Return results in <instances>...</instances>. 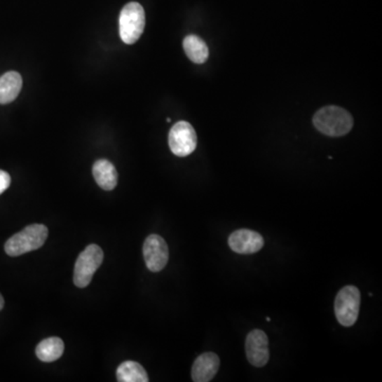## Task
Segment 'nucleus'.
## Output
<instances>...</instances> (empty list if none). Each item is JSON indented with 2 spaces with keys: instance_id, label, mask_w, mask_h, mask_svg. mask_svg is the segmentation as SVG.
<instances>
[{
  "instance_id": "423d86ee",
  "label": "nucleus",
  "mask_w": 382,
  "mask_h": 382,
  "mask_svg": "<svg viewBox=\"0 0 382 382\" xmlns=\"http://www.w3.org/2000/svg\"><path fill=\"white\" fill-rule=\"evenodd\" d=\"M198 137L193 125L187 121H179L169 133L171 152L179 158L190 156L197 148Z\"/></svg>"
},
{
  "instance_id": "6e6552de",
  "label": "nucleus",
  "mask_w": 382,
  "mask_h": 382,
  "mask_svg": "<svg viewBox=\"0 0 382 382\" xmlns=\"http://www.w3.org/2000/svg\"><path fill=\"white\" fill-rule=\"evenodd\" d=\"M245 353L247 360L253 367H264L270 358L268 336L262 330H252L245 340Z\"/></svg>"
},
{
  "instance_id": "7ed1b4c3",
  "label": "nucleus",
  "mask_w": 382,
  "mask_h": 382,
  "mask_svg": "<svg viewBox=\"0 0 382 382\" xmlns=\"http://www.w3.org/2000/svg\"><path fill=\"white\" fill-rule=\"evenodd\" d=\"M146 26V14L140 4L129 3L121 10L119 16V33L121 40L128 45L139 40Z\"/></svg>"
},
{
  "instance_id": "2eb2a0df",
  "label": "nucleus",
  "mask_w": 382,
  "mask_h": 382,
  "mask_svg": "<svg viewBox=\"0 0 382 382\" xmlns=\"http://www.w3.org/2000/svg\"><path fill=\"white\" fill-rule=\"evenodd\" d=\"M119 382H148L146 369L135 361H125L119 365L116 371Z\"/></svg>"
},
{
  "instance_id": "dca6fc26",
  "label": "nucleus",
  "mask_w": 382,
  "mask_h": 382,
  "mask_svg": "<svg viewBox=\"0 0 382 382\" xmlns=\"http://www.w3.org/2000/svg\"><path fill=\"white\" fill-rule=\"evenodd\" d=\"M10 185H11V177L9 173L0 170V195L5 193Z\"/></svg>"
},
{
  "instance_id": "9b49d317",
  "label": "nucleus",
  "mask_w": 382,
  "mask_h": 382,
  "mask_svg": "<svg viewBox=\"0 0 382 382\" xmlns=\"http://www.w3.org/2000/svg\"><path fill=\"white\" fill-rule=\"evenodd\" d=\"M22 79L18 72H6L0 76V104H8L18 98L22 90Z\"/></svg>"
},
{
  "instance_id": "20e7f679",
  "label": "nucleus",
  "mask_w": 382,
  "mask_h": 382,
  "mask_svg": "<svg viewBox=\"0 0 382 382\" xmlns=\"http://www.w3.org/2000/svg\"><path fill=\"white\" fill-rule=\"evenodd\" d=\"M360 291L355 286L341 289L334 299V315L341 325L350 327L358 319L360 311Z\"/></svg>"
},
{
  "instance_id": "0eeeda50",
  "label": "nucleus",
  "mask_w": 382,
  "mask_h": 382,
  "mask_svg": "<svg viewBox=\"0 0 382 382\" xmlns=\"http://www.w3.org/2000/svg\"><path fill=\"white\" fill-rule=\"evenodd\" d=\"M144 258L151 272H160L166 266L169 250L166 241L158 235H150L144 243Z\"/></svg>"
},
{
  "instance_id": "f257e3e1",
  "label": "nucleus",
  "mask_w": 382,
  "mask_h": 382,
  "mask_svg": "<svg viewBox=\"0 0 382 382\" xmlns=\"http://www.w3.org/2000/svg\"><path fill=\"white\" fill-rule=\"evenodd\" d=\"M313 125L321 133L332 137L346 135L354 125L352 115L342 107H325L315 113Z\"/></svg>"
},
{
  "instance_id": "ddd939ff",
  "label": "nucleus",
  "mask_w": 382,
  "mask_h": 382,
  "mask_svg": "<svg viewBox=\"0 0 382 382\" xmlns=\"http://www.w3.org/2000/svg\"><path fill=\"white\" fill-rule=\"evenodd\" d=\"M64 353V342L57 336L45 339L35 348L37 358L43 362H53L61 358Z\"/></svg>"
},
{
  "instance_id": "f8f14e48",
  "label": "nucleus",
  "mask_w": 382,
  "mask_h": 382,
  "mask_svg": "<svg viewBox=\"0 0 382 382\" xmlns=\"http://www.w3.org/2000/svg\"><path fill=\"white\" fill-rule=\"evenodd\" d=\"M93 175H94L97 184L102 189L109 191L117 186L118 173H117L115 166L107 160L97 161L93 167Z\"/></svg>"
},
{
  "instance_id": "1a4fd4ad",
  "label": "nucleus",
  "mask_w": 382,
  "mask_h": 382,
  "mask_svg": "<svg viewBox=\"0 0 382 382\" xmlns=\"http://www.w3.org/2000/svg\"><path fill=\"white\" fill-rule=\"evenodd\" d=\"M228 245L235 253L254 254L264 247V240L261 235L251 229H238L229 236Z\"/></svg>"
},
{
  "instance_id": "9d476101",
  "label": "nucleus",
  "mask_w": 382,
  "mask_h": 382,
  "mask_svg": "<svg viewBox=\"0 0 382 382\" xmlns=\"http://www.w3.org/2000/svg\"><path fill=\"white\" fill-rule=\"evenodd\" d=\"M220 359L214 353H204L196 359L191 369V378L195 382H210L218 373Z\"/></svg>"
},
{
  "instance_id": "39448f33",
  "label": "nucleus",
  "mask_w": 382,
  "mask_h": 382,
  "mask_svg": "<svg viewBox=\"0 0 382 382\" xmlns=\"http://www.w3.org/2000/svg\"><path fill=\"white\" fill-rule=\"evenodd\" d=\"M103 251L99 245H90L80 254L74 264V282L79 288H86L92 282L103 261Z\"/></svg>"
},
{
  "instance_id": "f3484780",
  "label": "nucleus",
  "mask_w": 382,
  "mask_h": 382,
  "mask_svg": "<svg viewBox=\"0 0 382 382\" xmlns=\"http://www.w3.org/2000/svg\"><path fill=\"white\" fill-rule=\"evenodd\" d=\"M4 306H5V299H4L3 295L0 294V311H3Z\"/></svg>"
},
{
  "instance_id": "4468645a",
  "label": "nucleus",
  "mask_w": 382,
  "mask_h": 382,
  "mask_svg": "<svg viewBox=\"0 0 382 382\" xmlns=\"http://www.w3.org/2000/svg\"><path fill=\"white\" fill-rule=\"evenodd\" d=\"M186 55L193 63L203 64L210 57V49L201 37L197 35H187L183 42Z\"/></svg>"
},
{
  "instance_id": "f03ea898",
  "label": "nucleus",
  "mask_w": 382,
  "mask_h": 382,
  "mask_svg": "<svg viewBox=\"0 0 382 382\" xmlns=\"http://www.w3.org/2000/svg\"><path fill=\"white\" fill-rule=\"evenodd\" d=\"M48 228L43 224H31L6 243L5 251L11 257L35 251L44 245Z\"/></svg>"
}]
</instances>
